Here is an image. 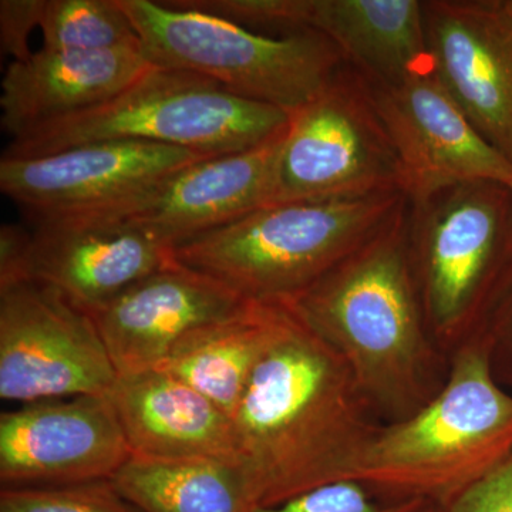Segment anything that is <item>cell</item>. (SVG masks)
<instances>
[{
	"label": "cell",
	"mask_w": 512,
	"mask_h": 512,
	"mask_svg": "<svg viewBox=\"0 0 512 512\" xmlns=\"http://www.w3.org/2000/svg\"><path fill=\"white\" fill-rule=\"evenodd\" d=\"M511 457L512 393L495 379L490 336H478L451 353L426 406L377 429L350 481L380 500L444 508Z\"/></svg>",
	"instance_id": "3957f363"
},
{
	"label": "cell",
	"mask_w": 512,
	"mask_h": 512,
	"mask_svg": "<svg viewBox=\"0 0 512 512\" xmlns=\"http://www.w3.org/2000/svg\"><path fill=\"white\" fill-rule=\"evenodd\" d=\"M510 187H511V190H512V184L510 185Z\"/></svg>",
	"instance_id": "4dcf8cb0"
},
{
	"label": "cell",
	"mask_w": 512,
	"mask_h": 512,
	"mask_svg": "<svg viewBox=\"0 0 512 512\" xmlns=\"http://www.w3.org/2000/svg\"><path fill=\"white\" fill-rule=\"evenodd\" d=\"M46 0H2L0 2V49L13 62H23L33 55L29 40L33 30L42 25Z\"/></svg>",
	"instance_id": "484cf974"
},
{
	"label": "cell",
	"mask_w": 512,
	"mask_h": 512,
	"mask_svg": "<svg viewBox=\"0 0 512 512\" xmlns=\"http://www.w3.org/2000/svg\"><path fill=\"white\" fill-rule=\"evenodd\" d=\"M426 501H384L356 481H339L254 512H420Z\"/></svg>",
	"instance_id": "d4e9b609"
},
{
	"label": "cell",
	"mask_w": 512,
	"mask_h": 512,
	"mask_svg": "<svg viewBox=\"0 0 512 512\" xmlns=\"http://www.w3.org/2000/svg\"><path fill=\"white\" fill-rule=\"evenodd\" d=\"M433 72L512 163V0H421Z\"/></svg>",
	"instance_id": "5bb4252c"
},
{
	"label": "cell",
	"mask_w": 512,
	"mask_h": 512,
	"mask_svg": "<svg viewBox=\"0 0 512 512\" xmlns=\"http://www.w3.org/2000/svg\"><path fill=\"white\" fill-rule=\"evenodd\" d=\"M420 512H443L440 507L434 504H427Z\"/></svg>",
	"instance_id": "f546056e"
},
{
	"label": "cell",
	"mask_w": 512,
	"mask_h": 512,
	"mask_svg": "<svg viewBox=\"0 0 512 512\" xmlns=\"http://www.w3.org/2000/svg\"><path fill=\"white\" fill-rule=\"evenodd\" d=\"M32 232L15 224L0 228V291L30 282L29 256Z\"/></svg>",
	"instance_id": "83f0119b"
},
{
	"label": "cell",
	"mask_w": 512,
	"mask_h": 512,
	"mask_svg": "<svg viewBox=\"0 0 512 512\" xmlns=\"http://www.w3.org/2000/svg\"><path fill=\"white\" fill-rule=\"evenodd\" d=\"M40 29L45 49L141 50L140 35L119 0H46Z\"/></svg>",
	"instance_id": "7402d4cb"
},
{
	"label": "cell",
	"mask_w": 512,
	"mask_h": 512,
	"mask_svg": "<svg viewBox=\"0 0 512 512\" xmlns=\"http://www.w3.org/2000/svg\"><path fill=\"white\" fill-rule=\"evenodd\" d=\"M409 204L400 191L259 208L173 249L181 265L247 301L288 305L362 248Z\"/></svg>",
	"instance_id": "277c9868"
},
{
	"label": "cell",
	"mask_w": 512,
	"mask_h": 512,
	"mask_svg": "<svg viewBox=\"0 0 512 512\" xmlns=\"http://www.w3.org/2000/svg\"><path fill=\"white\" fill-rule=\"evenodd\" d=\"M291 315L288 305L247 301L227 318L185 336L158 367L190 384L232 419L256 366Z\"/></svg>",
	"instance_id": "ffe728a7"
},
{
	"label": "cell",
	"mask_w": 512,
	"mask_h": 512,
	"mask_svg": "<svg viewBox=\"0 0 512 512\" xmlns=\"http://www.w3.org/2000/svg\"><path fill=\"white\" fill-rule=\"evenodd\" d=\"M410 262L441 352L488 335L512 295V190L474 181L409 202Z\"/></svg>",
	"instance_id": "5b68a950"
},
{
	"label": "cell",
	"mask_w": 512,
	"mask_h": 512,
	"mask_svg": "<svg viewBox=\"0 0 512 512\" xmlns=\"http://www.w3.org/2000/svg\"><path fill=\"white\" fill-rule=\"evenodd\" d=\"M443 512H512V457L458 494Z\"/></svg>",
	"instance_id": "4316f807"
},
{
	"label": "cell",
	"mask_w": 512,
	"mask_h": 512,
	"mask_svg": "<svg viewBox=\"0 0 512 512\" xmlns=\"http://www.w3.org/2000/svg\"><path fill=\"white\" fill-rule=\"evenodd\" d=\"M288 306L342 356L387 423L419 412L446 380L414 282L409 204Z\"/></svg>",
	"instance_id": "7a4b0ae2"
},
{
	"label": "cell",
	"mask_w": 512,
	"mask_h": 512,
	"mask_svg": "<svg viewBox=\"0 0 512 512\" xmlns=\"http://www.w3.org/2000/svg\"><path fill=\"white\" fill-rule=\"evenodd\" d=\"M288 113L244 99L200 74L151 66L99 106L12 138L2 157L59 153L99 141L185 148L205 157L266 143L288 126Z\"/></svg>",
	"instance_id": "8992f818"
},
{
	"label": "cell",
	"mask_w": 512,
	"mask_h": 512,
	"mask_svg": "<svg viewBox=\"0 0 512 512\" xmlns=\"http://www.w3.org/2000/svg\"><path fill=\"white\" fill-rule=\"evenodd\" d=\"M288 116L272 204L400 191L399 163L369 84L348 64Z\"/></svg>",
	"instance_id": "ba28073f"
},
{
	"label": "cell",
	"mask_w": 512,
	"mask_h": 512,
	"mask_svg": "<svg viewBox=\"0 0 512 512\" xmlns=\"http://www.w3.org/2000/svg\"><path fill=\"white\" fill-rule=\"evenodd\" d=\"M131 456L109 396L45 400L0 416L2 487L111 480Z\"/></svg>",
	"instance_id": "4fadbf2b"
},
{
	"label": "cell",
	"mask_w": 512,
	"mask_h": 512,
	"mask_svg": "<svg viewBox=\"0 0 512 512\" xmlns=\"http://www.w3.org/2000/svg\"><path fill=\"white\" fill-rule=\"evenodd\" d=\"M491 367L501 386L512 389V295L491 325Z\"/></svg>",
	"instance_id": "f1b7e54d"
},
{
	"label": "cell",
	"mask_w": 512,
	"mask_h": 512,
	"mask_svg": "<svg viewBox=\"0 0 512 512\" xmlns=\"http://www.w3.org/2000/svg\"><path fill=\"white\" fill-rule=\"evenodd\" d=\"M170 3L227 19L255 32L269 29L291 35L308 30L309 0H177Z\"/></svg>",
	"instance_id": "cb8c5ba5"
},
{
	"label": "cell",
	"mask_w": 512,
	"mask_h": 512,
	"mask_svg": "<svg viewBox=\"0 0 512 512\" xmlns=\"http://www.w3.org/2000/svg\"><path fill=\"white\" fill-rule=\"evenodd\" d=\"M111 481L141 512H254L258 508L234 461L131 456Z\"/></svg>",
	"instance_id": "44dd1931"
},
{
	"label": "cell",
	"mask_w": 512,
	"mask_h": 512,
	"mask_svg": "<svg viewBox=\"0 0 512 512\" xmlns=\"http://www.w3.org/2000/svg\"><path fill=\"white\" fill-rule=\"evenodd\" d=\"M245 302L217 279L174 259L89 315L121 376L160 366L185 336Z\"/></svg>",
	"instance_id": "9a60e30c"
},
{
	"label": "cell",
	"mask_w": 512,
	"mask_h": 512,
	"mask_svg": "<svg viewBox=\"0 0 512 512\" xmlns=\"http://www.w3.org/2000/svg\"><path fill=\"white\" fill-rule=\"evenodd\" d=\"M285 131L261 146L187 165L131 200L74 217L126 225L164 247H180L272 204Z\"/></svg>",
	"instance_id": "7c38bea8"
},
{
	"label": "cell",
	"mask_w": 512,
	"mask_h": 512,
	"mask_svg": "<svg viewBox=\"0 0 512 512\" xmlns=\"http://www.w3.org/2000/svg\"><path fill=\"white\" fill-rule=\"evenodd\" d=\"M29 279L92 313L174 261L173 249L126 225L69 217L33 222Z\"/></svg>",
	"instance_id": "2e32d148"
},
{
	"label": "cell",
	"mask_w": 512,
	"mask_h": 512,
	"mask_svg": "<svg viewBox=\"0 0 512 512\" xmlns=\"http://www.w3.org/2000/svg\"><path fill=\"white\" fill-rule=\"evenodd\" d=\"M0 512H141L128 503L113 481L2 487Z\"/></svg>",
	"instance_id": "603a6c76"
},
{
	"label": "cell",
	"mask_w": 512,
	"mask_h": 512,
	"mask_svg": "<svg viewBox=\"0 0 512 512\" xmlns=\"http://www.w3.org/2000/svg\"><path fill=\"white\" fill-rule=\"evenodd\" d=\"M153 66L143 50L42 49L3 74L0 123L12 138L110 100Z\"/></svg>",
	"instance_id": "ac0fdd59"
},
{
	"label": "cell",
	"mask_w": 512,
	"mask_h": 512,
	"mask_svg": "<svg viewBox=\"0 0 512 512\" xmlns=\"http://www.w3.org/2000/svg\"><path fill=\"white\" fill-rule=\"evenodd\" d=\"M369 87L399 163L400 191L410 204L458 184H512L511 161L478 133L433 70Z\"/></svg>",
	"instance_id": "30bf717a"
},
{
	"label": "cell",
	"mask_w": 512,
	"mask_h": 512,
	"mask_svg": "<svg viewBox=\"0 0 512 512\" xmlns=\"http://www.w3.org/2000/svg\"><path fill=\"white\" fill-rule=\"evenodd\" d=\"M375 417L342 356L292 311L232 416L256 507L350 481Z\"/></svg>",
	"instance_id": "6da1fadb"
},
{
	"label": "cell",
	"mask_w": 512,
	"mask_h": 512,
	"mask_svg": "<svg viewBox=\"0 0 512 512\" xmlns=\"http://www.w3.org/2000/svg\"><path fill=\"white\" fill-rule=\"evenodd\" d=\"M204 158L185 148L99 141L47 156L2 157L0 191L30 221L56 220L131 200Z\"/></svg>",
	"instance_id": "8fae6325"
},
{
	"label": "cell",
	"mask_w": 512,
	"mask_h": 512,
	"mask_svg": "<svg viewBox=\"0 0 512 512\" xmlns=\"http://www.w3.org/2000/svg\"><path fill=\"white\" fill-rule=\"evenodd\" d=\"M308 29L328 37L372 86L433 70L421 0H311Z\"/></svg>",
	"instance_id": "d6986e66"
},
{
	"label": "cell",
	"mask_w": 512,
	"mask_h": 512,
	"mask_svg": "<svg viewBox=\"0 0 512 512\" xmlns=\"http://www.w3.org/2000/svg\"><path fill=\"white\" fill-rule=\"evenodd\" d=\"M154 66L214 80L244 99L291 113L322 92L346 66L318 32L269 36L170 2L119 0Z\"/></svg>",
	"instance_id": "52a82bcc"
},
{
	"label": "cell",
	"mask_w": 512,
	"mask_h": 512,
	"mask_svg": "<svg viewBox=\"0 0 512 512\" xmlns=\"http://www.w3.org/2000/svg\"><path fill=\"white\" fill-rule=\"evenodd\" d=\"M109 397L133 456L238 464L231 417L167 370L154 367L121 375Z\"/></svg>",
	"instance_id": "e0dca14e"
},
{
	"label": "cell",
	"mask_w": 512,
	"mask_h": 512,
	"mask_svg": "<svg viewBox=\"0 0 512 512\" xmlns=\"http://www.w3.org/2000/svg\"><path fill=\"white\" fill-rule=\"evenodd\" d=\"M117 370L89 313L56 289L0 291V397L36 403L109 396Z\"/></svg>",
	"instance_id": "9c48e42d"
}]
</instances>
